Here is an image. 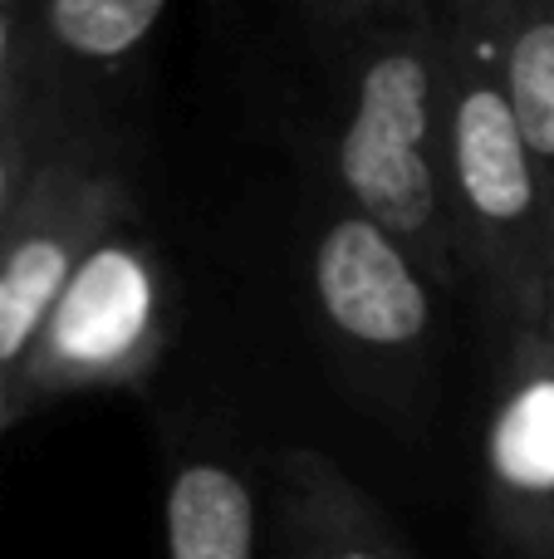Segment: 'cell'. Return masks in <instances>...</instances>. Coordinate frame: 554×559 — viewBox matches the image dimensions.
<instances>
[{
	"instance_id": "1",
	"label": "cell",
	"mask_w": 554,
	"mask_h": 559,
	"mask_svg": "<svg viewBox=\"0 0 554 559\" xmlns=\"http://www.w3.org/2000/svg\"><path fill=\"white\" fill-rule=\"evenodd\" d=\"M457 35L447 10L359 35L329 133L339 202L383 226L437 289L461 280L447 177Z\"/></svg>"
},
{
	"instance_id": "2",
	"label": "cell",
	"mask_w": 554,
	"mask_h": 559,
	"mask_svg": "<svg viewBox=\"0 0 554 559\" xmlns=\"http://www.w3.org/2000/svg\"><path fill=\"white\" fill-rule=\"evenodd\" d=\"M451 74V231L461 280L481 289L496 334L550 324L554 309V216L550 192L510 118L486 29L457 25Z\"/></svg>"
},
{
	"instance_id": "3",
	"label": "cell",
	"mask_w": 554,
	"mask_h": 559,
	"mask_svg": "<svg viewBox=\"0 0 554 559\" xmlns=\"http://www.w3.org/2000/svg\"><path fill=\"white\" fill-rule=\"evenodd\" d=\"M177 324L172 271L153 241L123 226L88 251V261L49 309L39 338L15 368L20 417L74 393L143 388L167 358Z\"/></svg>"
},
{
	"instance_id": "4",
	"label": "cell",
	"mask_w": 554,
	"mask_h": 559,
	"mask_svg": "<svg viewBox=\"0 0 554 559\" xmlns=\"http://www.w3.org/2000/svg\"><path fill=\"white\" fill-rule=\"evenodd\" d=\"M442 289L383 226L334 202L310 236V299L324 338L353 378L402 397L427 373Z\"/></svg>"
},
{
	"instance_id": "5",
	"label": "cell",
	"mask_w": 554,
	"mask_h": 559,
	"mask_svg": "<svg viewBox=\"0 0 554 559\" xmlns=\"http://www.w3.org/2000/svg\"><path fill=\"white\" fill-rule=\"evenodd\" d=\"M133 182L84 133L0 231V368L15 373L98 241L133 226Z\"/></svg>"
},
{
	"instance_id": "6",
	"label": "cell",
	"mask_w": 554,
	"mask_h": 559,
	"mask_svg": "<svg viewBox=\"0 0 554 559\" xmlns=\"http://www.w3.org/2000/svg\"><path fill=\"white\" fill-rule=\"evenodd\" d=\"M486 501L506 545L554 559V329L501 334V373L486 417Z\"/></svg>"
},
{
	"instance_id": "7",
	"label": "cell",
	"mask_w": 554,
	"mask_h": 559,
	"mask_svg": "<svg viewBox=\"0 0 554 559\" xmlns=\"http://www.w3.org/2000/svg\"><path fill=\"white\" fill-rule=\"evenodd\" d=\"M167 0H29L35 69L59 94L64 79H113L157 35Z\"/></svg>"
},
{
	"instance_id": "8",
	"label": "cell",
	"mask_w": 554,
	"mask_h": 559,
	"mask_svg": "<svg viewBox=\"0 0 554 559\" xmlns=\"http://www.w3.org/2000/svg\"><path fill=\"white\" fill-rule=\"evenodd\" d=\"M285 515L294 559H408L369 496L324 452H285Z\"/></svg>"
},
{
	"instance_id": "9",
	"label": "cell",
	"mask_w": 554,
	"mask_h": 559,
	"mask_svg": "<svg viewBox=\"0 0 554 559\" xmlns=\"http://www.w3.org/2000/svg\"><path fill=\"white\" fill-rule=\"evenodd\" d=\"M167 559H255V496L241 466L192 452L172 466L162 501Z\"/></svg>"
},
{
	"instance_id": "10",
	"label": "cell",
	"mask_w": 554,
	"mask_h": 559,
	"mask_svg": "<svg viewBox=\"0 0 554 559\" xmlns=\"http://www.w3.org/2000/svg\"><path fill=\"white\" fill-rule=\"evenodd\" d=\"M79 138H84V128L64 108V94H55L49 84H35L29 94L0 108V231L15 222L25 197L39 187V177Z\"/></svg>"
},
{
	"instance_id": "11",
	"label": "cell",
	"mask_w": 554,
	"mask_h": 559,
	"mask_svg": "<svg viewBox=\"0 0 554 559\" xmlns=\"http://www.w3.org/2000/svg\"><path fill=\"white\" fill-rule=\"evenodd\" d=\"M45 84L35 69V39H29V0H5L0 5V108L10 98Z\"/></svg>"
},
{
	"instance_id": "12",
	"label": "cell",
	"mask_w": 554,
	"mask_h": 559,
	"mask_svg": "<svg viewBox=\"0 0 554 559\" xmlns=\"http://www.w3.org/2000/svg\"><path fill=\"white\" fill-rule=\"evenodd\" d=\"M310 10L334 29V35H369V29H383L393 20H412L427 15V10H442V0H310Z\"/></svg>"
},
{
	"instance_id": "13",
	"label": "cell",
	"mask_w": 554,
	"mask_h": 559,
	"mask_svg": "<svg viewBox=\"0 0 554 559\" xmlns=\"http://www.w3.org/2000/svg\"><path fill=\"white\" fill-rule=\"evenodd\" d=\"M540 5H554V0H442V10L467 29H501L506 20L540 10Z\"/></svg>"
},
{
	"instance_id": "14",
	"label": "cell",
	"mask_w": 554,
	"mask_h": 559,
	"mask_svg": "<svg viewBox=\"0 0 554 559\" xmlns=\"http://www.w3.org/2000/svg\"><path fill=\"white\" fill-rule=\"evenodd\" d=\"M10 423H20V397H15V373L0 368V437H5Z\"/></svg>"
},
{
	"instance_id": "15",
	"label": "cell",
	"mask_w": 554,
	"mask_h": 559,
	"mask_svg": "<svg viewBox=\"0 0 554 559\" xmlns=\"http://www.w3.org/2000/svg\"><path fill=\"white\" fill-rule=\"evenodd\" d=\"M0 5H5V0H0Z\"/></svg>"
}]
</instances>
